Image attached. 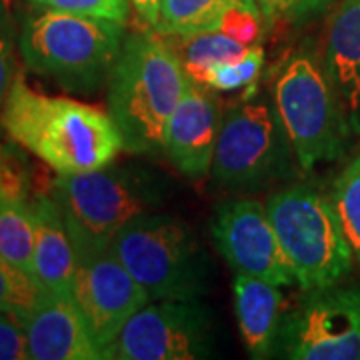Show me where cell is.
<instances>
[{"instance_id": "e0dca14e", "label": "cell", "mask_w": 360, "mask_h": 360, "mask_svg": "<svg viewBox=\"0 0 360 360\" xmlns=\"http://www.w3.org/2000/svg\"><path fill=\"white\" fill-rule=\"evenodd\" d=\"M234 310L246 350L252 359H270L276 352L283 295L276 284L257 276L236 274Z\"/></svg>"}, {"instance_id": "d4e9b609", "label": "cell", "mask_w": 360, "mask_h": 360, "mask_svg": "<svg viewBox=\"0 0 360 360\" xmlns=\"http://www.w3.org/2000/svg\"><path fill=\"white\" fill-rule=\"evenodd\" d=\"M262 16L272 22L300 25L324 13L335 0H257Z\"/></svg>"}, {"instance_id": "52a82bcc", "label": "cell", "mask_w": 360, "mask_h": 360, "mask_svg": "<svg viewBox=\"0 0 360 360\" xmlns=\"http://www.w3.org/2000/svg\"><path fill=\"white\" fill-rule=\"evenodd\" d=\"M272 101L295 148L296 162L304 170L342 155L350 129L324 66L312 54H295L281 68Z\"/></svg>"}, {"instance_id": "6da1fadb", "label": "cell", "mask_w": 360, "mask_h": 360, "mask_svg": "<svg viewBox=\"0 0 360 360\" xmlns=\"http://www.w3.org/2000/svg\"><path fill=\"white\" fill-rule=\"evenodd\" d=\"M2 127L16 144L58 174H82L112 165L124 148L108 112L30 89L16 72L2 106Z\"/></svg>"}, {"instance_id": "ac0fdd59", "label": "cell", "mask_w": 360, "mask_h": 360, "mask_svg": "<svg viewBox=\"0 0 360 360\" xmlns=\"http://www.w3.org/2000/svg\"><path fill=\"white\" fill-rule=\"evenodd\" d=\"M162 37V34H160ZM168 46L176 54L186 77L194 82L205 84L206 72L222 60L234 58L248 49L246 44L234 40L220 30H200L193 34L165 37Z\"/></svg>"}, {"instance_id": "7a4b0ae2", "label": "cell", "mask_w": 360, "mask_h": 360, "mask_svg": "<svg viewBox=\"0 0 360 360\" xmlns=\"http://www.w3.org/2000/svg\"><path fill=\"white\" fill-rule=\"evenodd\" d=\"M186 84L188 77L165 37L139 30L124 39L108 78V115L124 150L134 155L165 150L168 118Z\"/></svg>"}, {"instance_id": "4fadbf2b", "label": "cell", "mask_w": 360, "mask_h": 360, "mask_svg": "<svg viewBox=\"0 0 360 360\" xmlns=\"http://www.w3.org/2000/svg\"><path fill=\"white\" fill-rule=\"evenodd\" d=\"M220 122L219 101L212 89L188 78L165 132V155L172 167L188 179H205L212 168Z\"/></svg>"}, {"instance_id": "8992f818", "label": "cell", "mask_w": 360, "mask_h": 360, "mask_svg": "<svg viewBox=\"0 0 360 360\" xmlns=\"http://www.w3.org/2000/svg\"><path fill=\"white\" fill-rule=\"evenodd\" d=\"M266 212L302 290L338 284L350 272L354 252L333 200L295 184L269 196Z\"/></svg>"}, {"instance_id": "3957f363", "label": "cell", "mask_w": 360, "mask_h": 360, "mask_svg": "<svg viewBox=\"0 0 360 360\" xmlns=\"http://www.w3.org/2000/svg\"><path fill=\"white\" fill-rule=\"evenodd\" d=\"M165 184L139 167H103L82 174H58L52 200L65 219L78 260L110 250L120 229L150 212L165 198Z\"/></svg>"}, {"instance_id": "cb8c5ba5", "label": "cell", "mask_w": 360, "mask_h": 360, "mask_svg": "<svg viewBox=\"0 0 360 360\" xmlns=\"http://www.w3.org/2000/svg\"><path fill=\"white\" fill-rule=\"evenodd\" d=\"M30 4L49 11L82 14L94 18H106L127 25L129 22V0H28Z\"/></svg>"}, {"instance_id": "484cf974", "label": "cell", "mask_w": 360, "mask_h": 360, "mask_svg": "<svg viewBox=\"0 0 360 360\" xmlns=\"http://www.w3.org/2000/svg\"><path fill=\"white\" fill-rule=\"evenodd\" d=\"M14 49H16V28H14L13 14L8 11V0H0V115L16 75Z\"/></svg>"}, {"instance_id": "8fae6325", "label": "cell", "mask_w": 360, "mask_h": 360, "mask_svg": "<svg viewBox=\"0 0 360 360\" xmlns=\"http://www.w3.org/2000/svg\"><path fill=\"white\" fill-rule=\"evenodd\" d=\"M210 231L217 250L236 274L257 276L276 286L296 284L266 205L252 198L224 202L219 206Z\"/></svg>"}, {"instance_id": "2e32d148", "label": "cell", "mask_w": 360, "mask_h": 360, "mask_svg": "<svg viewBox=\"0 0 360 360\" xmlns=\"http://www.w3.org/2000/svg\"><path fill=\"white\" fill-rule=\"evenodd\" d=\"M34 217V276L46 292L72 296L77 274V250L65 219L52 196H39L30 202Z\"/></svg>"}, {"instance_id": "277c9868", "label": "cell", "mask_w": 360, "mask_h": 360, "mask_svg": "<svg viewBox=\"0 0 360 360\" xmlns=\"http://www.w3.org/2000/svg\"><path fill=\"white\" fill-rule=\"evenodd\" d=\"M127 25L40 8L18 34L25 65L72 92H92L108 82L124 44Z\"/></svg>"}, {"instance_id": "5bb4252c", "label": "cell", "mask_w": 360, "mask_h": 360, "mask_svg": "<svg viewBox=\"0 0 360 360\" xmlns=\"http://www.w3.org/2000/svg\"><path fill=\"white\" fill-rule=\"evenodd\" d=\"M22 324L32 360H104L72 296L49 292Z\"/></svg>"}, {"instance_id": "30bf717a", "label": "cell", "mask_w": 360, "mask_h": 360, "mask_svg": "<svg viewBox=\"0 0 360 360\" xmlns=\"http://www.w3.org/2000/svg\"><path fill=\"white\" fill-rule=\"evenodd\" d=\"M278 348L292 360H360V286L310 290L278 330Z\"/></svg>"}, {"instance_id": "4316f807", "label": "cell", "mask_w": 360, "mask_h": 360, "mask_svg": "<svg viewBox=\"0 0 360 360\" xmlns=\"http://www.w3.org/2000/svg\"><path fill=\"white\" fill-rule=\"evenodd\" d=\"M28 359V340L22 321L16 314L0 312V360Z\"/></svg>"}, {"instance_id": "9c48e42d", "label": "cell", "mask_w": 360, "mask_h": 360, "mask_svg": "<svg viewBox=\"0 0 360 360\" xmlns=\"http://www.w3.org/2000/svg\"><path fill=\"white\" fill-rule=\"evenodd\" d=\"M217 350L212 312L198 300H156L122 328L106 359L198 360Z\"/></svg>"}, {"instance_id": "f1b7e54d", "label": "cell", "mask_w": 360, "mask_h": 360, "mask_svg": "<svg viewBox=\"0 0 360 360\" xmlns=\"http://www.w3.org/2000/svg\"><path fill=\"white\" fill-rule=\"evenodd\" d=\"M0 194H4V182H2V153H0Z\"/></svg>"}, {"instance_id": "d6986e66", "label": "cell", "mask_w": 360, "mask_h": 360, "mask_svg": "<svg viewBox=\"0 0 360 360\" xmlns=\"http://www.w3.org/2000/svg\"><path fill=\"white\" fill-rule=\"evenodd\" d=\"M34 217L26 198L0 194V257L34 274Z\"/></svg>"}, {"instance_id": "7c38bea8", "label": "cell", "mask_w": 360, "mask_h": 360, "mask_svg": "<svg viewBox=\"0 0 360 360\" xmlns=\"http://www.w3.org/2000/svg\"><path fill=\"white\" fill-rule=\"evenodd\" d=\"M72 300L77 302L94 342L104 352V360L127 322L153 302L148 292L110 250L78 260Z\"/></svg>"}, {"instance_id": "5b68a950", "label": "cell", "mask_w": 360, "mask_h": 360, "mask_svg": "<svg viewBox=\"0 0 360 360\" xmlns=\"http://www.w3.org/2000/svg\"><path fill=\"white\" fill-rule=\"evenodd\" d=\"M110 252L148 292L150 300H198L208 290L210 262L191 229L170 214L130 220Z\"/></svg>"}, {"instance_id": "ffe728a7", "label": "cell", "mask_w": 360, "mask_h": 360, "mask_svg": "<svg viewBox=\"0 0 360 360\" xmlns=\"http://www.w3.org/2000/svg\"><path fill=\"white\" fill-rule=\"evenodd\" d=\"M250 2L257 0H160V16L155 32L162 37H174L214 30L220 18L232 6Z\"/></svg>"}, {"instance_id": "9a60e30c", "label": "cell", "mask_w": 360, "mask_h": 360, "mask_svg": "<svg viewBox=\"0 0 360 360\" xmlns=\"http://www.w3.org/2000/svg\"><path fill=\"white\" fill-rule=\"evenodd\" d=\"M324 70L350 132H360V0H342L330 16Z\"/></svg>"}, {"instance_id": "44dd1931", "label": "cell", "mask_w": 360, "mask_h": 360, "mask_svg": "<svg viewBox=\"0 0 360 360\" xmlns=\"http://www.w3.org/2000/svg\"><path fill=\"white\" fill-rule=\"evenodd\" d=\"M46 296V288L34 274L0 257V312H11L22 321L39 309Z\"/></svg>"}, {"instance_id": "ba28073f", "label": "cell", "mask_w": 360, "mask_h": 360, "mask_svg": "<svg viewBox=\"0 0 360 360\" xmlns=\"http://www.w3.org/2000/svg\"><path fill=\"white\" fill-rule=\"evenodd\" d=\"M295 160L274 101L252 98L222 116L210 170L222 186L252 191L286 179Z\"/></svg>"}, {"instance_id": "7402d4cb", "label": "cell", "mask_w": 360, "mask_h": 360, "mask_svg": "<svg viewBox=\"0 0 360 360\" xmlns=\"http://www.w3.org/2000/svg\"><path fill=\"white\" fill-rule=\"evenodd\" d=\"M333 202L340 217L350 248L360 262V155L350 160L333 188Z\"/></svg>"}, {"instance_id": "603a6c76", "label": "cell", "mask_w": 360, "mask_h": 360, "mask_svg": "<svg viewBox=\"0 0 360 360\" xmlns=\"http://www.w3.org/2000/svg\"><path fill=\"white\" fill-rule=\"evenodd\" d=\"M264 66V49L260 44L248 46L243 54L222 60L206 72L205 84L212 90H236L252 84Z\"/></svg>"}, {"instance_id": "83f0119b", "label": "cell", "mask_w": 360, "mask_h": 360, "mask_svg": "<svg viewBox=\"0 0 360 360\" xmlns=\"http://www.w3.org/2000/svg\"><path fill=\"white\" fill-rule=\"evenodd\" d=\"M129 4L141 30H156L160 16V0H129Z\"/></svg>"}]
</instances>
